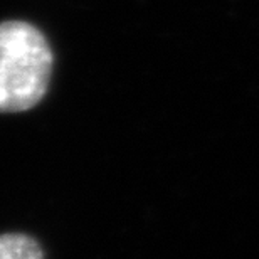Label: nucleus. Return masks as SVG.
<instances>
[{
    "instance_id": "2",
    "label": "nucleus",
    "mask_w": 259,
    "mask_h": 259,
    "mask_svg": "<svg viewBox=\"0 0 259 259\" xmlns=\"http://www.w3.org/2000/svg\"><path fill=\"white\" fill-rule=\"evenodd\" d=\"M0 259H44V251L27 234H0Z\"/></svg>"
},
{
    "instance_id": "1",
    "label": "nucleus",
    "mask_w": 259,
    "mask_h": 259,
    "mask_svg": "<svg viewBox=\"0 0 259 259\" xmlns=\"http://www.w3.org/2000/svg\"><path fill=\"white\" fill-rule=\"evenodd\" d=\"M53 66V49L35 25L0 22V113H20L39 105L48 93Z\"/></svg>"
}]
</instances>
